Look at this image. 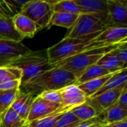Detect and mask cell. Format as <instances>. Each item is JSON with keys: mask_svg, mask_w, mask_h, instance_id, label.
I'll use <instances>...</instances> for the list:
<instances>
[{"mask_svg": "<svg viewBox=\"0 0 127 127\" xmlns=\"http://www.w3.org/2000/svg\"><path fill=\"white\" fill-rule=\"evenodd\" d=\"M112 74L109 71L104 69L101 66L98 65L97 64H95L93 65L89 66L87 68L76 80L75 85H80L86 82L90 81L92 80H95L97 78H100L106 75Z\"/></svg>", "mask_w": 127, "mask_h": 127, "instance_id": "cell-20", "label": "cell"}, {"mask_svg": "<svg viewBox=\"0 0 127 127\" xmlns=\"http://www.w3.org/2000/svg\"><path fill=\"white\" fill-rule=\"evenodd\" d=\"M115 103H117L123 109L127 110V87L123 90L121 94L119 95Z\"/></svg>", "mask_w": 127, "mask_h": 127, "instance_id": "cell-36", "label": "cell"}, {"mask_svg": "<svg viewBox=\"0 0 127 127\" xmlns=\"http://www.w3.org/2000/svg\"><path fill=\"white\" fill-rule=\"evenodd\" d=\"M72 109L74 108L62 106L58 109L51 112V114L29 123L28 126L31 127H54L60 118L65 112L71 110Z\"/></svg>", "mask_w": 127, "mask_h": 127, "instance_id": "cell-16", "label": "cell"}, {"mask_svg": "<svg viewBox=\"0 0 127 127\" xmlns=\"http://www.w3.org/2000/svg\"><path fill=\"white\" fill-rule=\"evenodd\" d=\"M114 73L110 74L109 75L97 78L95 80H92L90 81L86 82L84 83L80 84V85H76L78 86V88L85 94L86 97H91L93 95H95L104 85L105 83L108 81V80L112 76Z\"/></svg>", "mask_w": 127, "mask_h": 127, "instance_id": "cell-21", "label": "cell"}, {"mask_svg": "<svg viewBox=\"0 0 127 127\" xmlns=\"http://www.w3.org/2000/svg\"><path fill=\"white\" fill-rule=\"evenodd\" d=\"M21 86V80H14L6 82L4 83L0 84V90L1 91H11L15 89H20Z\"/></svg>", "mask_w": 127, "mask_h": 127, "instance_id": "cell-35", "label": "cell"}, {"mask_svg": "<svg viewBox=\"0 0 127 127\" xmlns=\"http://www.w3.org/2000/svg\"><path fill=\"white\" fill-rule=\"evenodd\" d=\"M42 98L45 99L47 101L57 103L59 105H61L62 103V97L60 92V90H51V91H46L42 92L40 95H39Z\"/></svg>", "mask_w": 127, "mask_h": 127, "instance_id": "cell-30", "label": "cell"}, {"mask_svg": "<svg viewBox=\"0 0 127 127\" xmlns=\"http://www.w3.org/2000/svg\"><path fill=\"white\" fill-rule=\"evenodd\" d=\"M28 125L27 121L22 119L11 108L0 121V127H26Z\"/></svg>", "mask_w": 127, "mask_h": 127, "instance_id": "cell-25", "label": "cell"}, {"mask_svg": "<svg viewBox=\"0 0 127 127\" xmlns=\"http://www.w3.org/2000/svg\"><path fill=\"white\" fill-rule=\"evenodd\" d=\"M127 86V69L124 68L121 71H117L108 80L105 85L92 97L97 96L104 92L112 90L121 86Z\"/></svg>", "mask_w": 127, "mask_h": 127, "instance_id": "cell-18", "label": "cell"}, {"mask_svg": "<svg viewBox=\"0 0 127 127\" xmlns=\"http://www.w3.org/2000/svg\"><path fill=\"white\" fill-rule=\"evenodd\" d=\"M100 116L105 124L109 125L127 119V110L123 109L115 103L104 110Z\"/></svg>", "mask_w": 127, "mask_h": 127, "instance_id": "cell-17", "label": "cell"}, {"mask_svg": "<svg viewBox=\"0 0 127 127\" xmlns=\"http://www.w3.org/2000/svg\"><path fill=\"white\" fill-rule=\"evenodd\" d=\"M54 12H63L75 15H80L81 11L74 0L52 1Z\"/></svg>", "mask_w": 127, "mask_h": 127, "instance_id": "cell-24", "label": "cell"}, {"mask_svg": "<svg viewBox=\"0 0 127 127\" xmlns=\"http://www.w3.org/2000/svg\"><path fill=\"white\" fill-rule=\"evenodd\" d=\"M108 126L101 119L100 116L98 115L94 118L82 121L75 127H104Z\"/></svg>", "mask_w": 127, "mask_h": 127, "instance_id": "cell-34", "label": "cell"}, {"mask_svg": "<svg viewBox=\"0 0 127 127\" xmlns=\"http://www.w3.org/2000/svg\"><path fill=\"white\" fill-rule=\"evenodd\" d=\"M111 53L127 65V42L120 43L115 48L111 51Z\"/></svg>", "mask_w": 127, "mask_h": 127, "instance_id": "cell-31", "label": "cell"}, {"mask_svg": "<svg viewBox=\"0 0 127 127\" xmlns=\"http://www.w3.org/2000/svg\"><path fill=\"white\" fill-rule=\"evenodd\" d=\"M126 87L127 86L104 92L95 97H88L86 102L94 109L97 116H98L104 110L116 103L119 95Z\"/></svg>", "mask_w": 127, "mask_h": 127, "instance_id": "cell-8", "label": "cell"}, {"mask_svg": "<svg viewBox=\"0 0 127 127\" xmlns=\"http://www.w3.org/2000/svg\"><path fill=\"white\" fill-rule=\"evenodd\" d=\"M95 42L109 45L127 42V27H109L93 39Z\"/></svg>", "mask_w": 127, "mask_h": 127, "instance_id": "cell-11", "label": "cell"}, {"mask_svg": "<svg viewBox=\"0 0 127 127\" xmlns=\"http://www.w3.org/2000/svg\"><path fill=\"white\" fill-rule=\"evenodd\" d=\"M28 0L26 1H21V0H10V1H5L10 13L13 15V17L18 14L20 13L24 5L28 2Z\"/></svg>", "mask_w": 127, "mask_h": 127, "instance_id": "cell-32", "label": "cell"}, {"mask_svg": "<svg viewBox=\"0 0 127 127\" xmlns=\"http://www.w3.org/2000/svg\"><path fill=\"white\" fill-rule=\"evenodd\" d=\"M62 97L61 105L74 108L86 101L85 94L75 84L69 85L60 89Z\"/></svg>", "mask_w": 127, "mask_h": 127, "instance_id": "cell-12", "label": "cell"}, {"mask_svg": "<svg viewBox=\"0 0 127 127\" xmlns=\"http://www.w3.org/2000/svg\"><path fill=\"white\" fill-rule=\"evenodd\" d=\"M35 97H36V95L31 94V93H29L28 98L26 99L25 102L24 103V104L21 107L20 110L17 113L22 119H23L26 121H27V119H28V115L30 113L31 108L32 106V103H33V99Z\"/></svg>", "mask_w": 127, "mask_h": 127, "instance_id": "cell-29", "label": "cell"}, {"mask_svg": "<svg viewBox=\"0 0 127 127\" xmlns=\"http://www.w3.org/2000/svg\"><path fill=\"white\" fill-rule=\"evenodd\" d=\"M101 32L81 38L64 37L60 42L49 47L46 50V54L50 65L52 66L65 59L91 48L112 45L102 42H93V39Z\"/></svg>", "mask_w": 127, "mask_h": 127, "instance_id": "cell-2", "label": "cell"}, {"mask_svg": "<svg viewBox=\"0 0 127 127\" xmlns=\"http://www.w3.org/2000/svg\"><path fill=\"white\" fill-rule=\"evenodd\" d=\"M29 127V126H28H28H27V127Z\"/></svg>", "mask_w": 127, "mask_h": 127, "instance_id": "cell-39", "label": "cell"}, {"mask_svg": "<svg viewBox=\"0 0 127 127\" xmlns=\"http://www.w3.org/2000/svg\"><path fill=\"white\" fill-rule=\"evenodd\" d=\"M1 17H8L13 18V16L6 4L5 1H0V18Z\"/></svg>", "mask_w": 127, "mask_h": 127, "instance_id": "cell-37", "label": "cell"}, {"mask_svg": "<svg viewBox=\"0 0 127 127\" xmlns=\"http://www.w3.org/2000/svg\"><path fill=\"white\" fill-rule=\"evenodd\" d=\"M97 64L111 73H115L127 68V64L121 62L117 57L113 55L111 51L106 54Z\"/></svg>", "mask_w": 127, "mask_h": 127, "instance_id": "cell-22", "label": "cell"}, {"mask_svg": "<svg viewBox=\"0 0 127 127\" xmlns=\"http://www.w3.org/2000/svg\"><path fill=\"white\" fill-rule=\"evenodd\" d=\"M106 127H127V119L124 120L122 121H120V122L109 124Z\"/></svg>", "mask_w": 127, "mask_h": 127, "instance_id": "cell-38", "label": "cell"}, {"mask_svg": "<svg viewBox=\"0 0 127 127\" xmlns=\"http://www.w3.org/2000/svg\"><path fill=\"white\" fill-rule=\"evenodd\" d=\"M78 16L79 15L68 13L54 12L51 17L48 28L52 26H60L65 28L67 29H70L76 22Z\"/></svg>", "mask_w": 127, "mask_h": 127, "instance_id": "cell-19", "label": "cell"}, {"mask_svg": "<svg viewBox=\"0 0 127 127\" xmlns=\"http://www.w3.org/2000/svg\"><path fill=\"white\" fill-rule=\"evenodd\" d=\"M16 31L23 38H32L38 31L36 24L27 16L18 13L12 18Z\"/></svg>", "mask_w": 127, "mask_h": 127, "instance_id": "cell-13", "label": "cell"}, {"mask_svg": "<svg viewBox=\"0 0 127 127\" xmlns=\"http://www.w3.org/2000/svg\"><path fill=\"white\" fill-rule=\"evenodd\" d=\"M80 122L82 121L79 120L70 110L65 112L60 118L54 127H75Z\"/></svg>", "mask_w": 127, "mask_h": 127, "instance_id": "cell-28", "label": "cell"}, {"mask_svg": "<svg viewBox=\"0 0 127 127\" xmlns=\"http://www.w3.org/2000/svg\"><path fill=\"white\" fill-rule=\"evenodd\" d=\"M53 13L52 1L28 0L20 13L32 20L40 31L48 28Z\"/></svg>", "mask_w": 127, "mask_h": 127, "instance_id": "cell-6", "label": "cell"}, {"mask_svg": "<svg viewBox=\"0 0 127 127\" xmlns=\"http://www.w3.org/2000/svg\"><path fill=\"white\" fill-rule=\"evenodd\" d=\"M19 91V89L11 91L0 90V121L2 120L6 112L10 109Z\"/></svg>", "mask_w": 127, "mask_h": 127, "instance_id": "cell-23", "label": "cell"}, {"mask_svg": "<svg viewBox=\"0 0 127 127\" xmlns=\"http://www.w3.org/2000/svg\"><path fill=\"white\" fill-rule=\"evenodd\" d=\"M22 73L20 69L13 66H0V84L6 82L19 80H21Z\"/></svg>", "mask_w": 127, "mask_h": 127, "instance_id": "cell-27", "label": "cell"}, {"mask_svg": "<svg viewBox=\"0 0 127 127\" xmlns=\"http://www.w3.org/2000/svg\"><path fill=\"white\" fill-rule=\"evenodd\" d=\"M23 38L16 31L12 18H0V40L7 42H22Z\"/></svg>", "mask_w": 127, "mask_h": 127, "instance_id": "cell-15", "label": "cell"}, {"mask_svg": "<svg viewBox=\"0 0 127 127\" xmlns=\"http://www.w3.org/2000/svg\"><path fill=\"white\" fill-rule=\"evenodd\" d=\"M119 44L91 48L65 59L51 67L62 68L71 73L76 78H77L87 68L97 64L106 54L115 48Z\"/></svg>", "mask_w": 127, "mask_h": 127, "instance_id": "cell-3", "label": "cell"}, {"mask_svg": "<svg viewBox=\"0 0 127 127\" xmlns=\"http://www.w3.org/2000/svg\"><path fill=\"white\" fill-rule=\"evenodd\" d=\"M76 79L68 71L59 68H51L22 84L20 89L36 96L43 92L60 90L69 85L74 84Z\"/></svg>", "mask_w": 127, "mask_h": 127, "instance_id": "cell-1", "label": "cell"}, {"mask_svg": "<svg viewBox=\"0 0 127 127\" xmlns=\"http://www.w3.org/2000/svg\"><path fill=\"white\" fill-rule=\"evenodd\" d=\"M107 25L109 27H127V0H107Z\"/></svg>", "mask_w": 127, "mask_h": 127, "instance_id": "cell-7", "label": "cell"}, {"mask_svg": "<svg viewBox=\"0 0 127 127\" xmlns=\"http://www.w3.org/2000/svg\"><path fill=\"white\" fill-rule=\"evenodd\" d=\"M8 66L16 67L21 70L22 73L21 85L52 68L48 62L46 51H31L12 60Z\"/></svg>", "mask_w": 127, "mask_h": 127, "instance_id": "cell-4", "label": "cell"}, {"mask_svg": "<svg viewBox=\"0 0 127 127\" xmlns=\"http://www.w3.org/2000/svg\"><path fill=\"white\" fill-rule=\"evenodd\" d=\"M60 106H62V105L47 101L39 95H36L33 99L32 106L27 119V123L29 124L32 121L42 118L56 111Z\"/></svg>", "mask_w": 127, "mask_h": 127, "instance_id": "cell-10", "label": "cell"}, {"mask_svg": "<svg viewBox=\"0 0 127 127\" xmlns=\"http://www.w3.org/2000/svg\"><path fill=\"white\" fill-rule=\"evenodd\" d=\"M28 95H29L28 92H25L19 89V91L18 92L16 97V98H15V100H14L10 108L13 110H14L16 113H18V112L20 110L21 107L22 106V105L25 102L26 99L28 98Z\"/></svg>", "mask_w": 127, "mask_h": 127, "instance_id": "cell-33", "label": "cell"}, {"mask_svg": "<svg viewBox=\"0 0 127 127\" xmlns=\"http://www.w3.org/2000/svg\"><path fill=\"white\" fill-rule=\"evenodd\" d=\"M107 17L95 14L79 15L74 25L65 37L81 38L101 32L106 28Z\"/></svg>", "mask_w": 127, "mask_h": 127, "instance_id": "cell-5", "label": "cell"}, {"mask_svg": "<svg viewBox=\"0 0 127 127\" xmlns=\"http://www.w3.org/2000/svg\"><path fill=\"white\" fill-rule=\"evenodd\" d=\"M81 14H95L107 17V0H74Z\"/></svg>", "mask_w": 127, "mask_h": 127, "instance_id": "cell-14", "label": "cell"}, {"mask_svg": "<svg viewBox=\"0 0 127 127\" xmlns=\"http://www.w3.org/2000/svg\"><path fill=\"white\" fill-rule=\"evenodd\" d=\"M106 127H107V126H106Z\"/></svg>", "mask_w": 127, "mask_h": 127, "instance_id": "cell-40", "label": "cell"}, {"mask_svg": "<svg viewBox=\"0 0 127 127\" xmlns=\"http://www.w3.org/2000/svg\"><path fill=\"white\" fill-rule=\"evenodd\" d=\"M71 111L81 121H85L97 117L94 109L86 102L74 107Z\"/></svg>", "mask_w": 127, "mask_h": 127, "instance_id": "cell-26", "label": "cell"}, {"mask_svg": "<svg viewBox=\"0 0 127 127\" xmlns=\"http://www.w3.org/2000/svg\"><path fill=\"white\" fill-rule=\"evenodd\" d=\"M31 51L22 42L0 40V66H7L16 57Z\"/></svg>", "mask_w": 127, "mask_h": 127, "instance_id": "cell-9", "label": "cell"}]
</instances>
